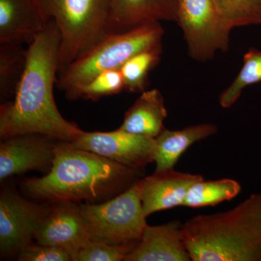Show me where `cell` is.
Masks as SVG:
<instances>
[{
	"mask_svg": "<svg viewBox=\"0 0 261 261\" xmlns=\"http://www.w3.org/2000/svg\"><path fill=\"white\" fill-rule=\"evenodd\" d=\"M61 34L54 20L28 47L27 66L15 97L0 107V137L39 134L72 142L83 130L67 121L57 107L54 87L59 72Z\"/></svg>",
	"mask_w": 261,
	"mask_h": 261,
	"instance_id": "1",
	"label": "cell"
},
{
	"mask_svg": "<svg viewBox=\"0 0 261 261\" xmlns=\"http://www.w3.org/2000/svg\"><path fill=\"white\" fill-rule=\"evenodd\" d=\"M142 171L58 141L50 171L42 177L25 178L21 188L30 197L49 203L94 202L126 191L141 179Z\"/></svg>",
	"mask_w": 261,
	"mask_h": 261,
	"instance_id": "2",
	"label": "cell"
},
{
	"mask_svg": "<svg viewBox=\"0 0 261 261\" xmlns=\"http://www.w3.org/2000/svg\"><path fill=\"white\" fill-rule=\"evenodd\" d=\"M182 237L192 261H261V193L230 210L194 216Z\"/></svg>",
	"mask_w": 261,
	"mask_h": 261,
	"instance_id": "3",
	"label": "cell"
},
{
	"mask_svg": "<svg viewBox=\"0 0 261 261\" xmlns=\"http://www.w3.org/2000/svg\"><path fill=\"white\" fill-rule=\"evenodd\" d=\"M164 29L160 21L146 20L118 33H110L79 56L58 74L57 86L70 99L80 89L106 70L120 69L132 57L148 49L162 48Z\"/></svg>",
	"mask_w": 261,
	"mask_h": 261,
	"instance_id": "4",
	"label": "cell"
},
{
	"mask_svg": "<svg viewBox=\"0 0 261 261\" xmlns=\"http://www.w3.org/2000/svg\"><path fill=\"white\" fill-rule=\"evenodd\" d=\"M60 34L59 72L109 34L112 0H37Z\"/></svg>",
	"mask_w": 261,
	"mask_h": 261,
	"instance_id": "5",
	"label": "cell"
},
{
	"mask_svg": "<svg viewBox=\"0 0 261 261\" xmlns=\"http://www.w3.org/2000/svg\"><path fill=\"white\" fill-rule=\"evenodd\" d=\"M140 180L111 200L80 205L90 241L137 246L147 226L141 201Z\"/></svg>",
	"mask_w": 261,
	"mask_h": 261,
	"instance_id": "6",
	"label": "cell"
},
{
	"mask_svg": "<svg viewBox=\"0 0 261 261\" xmlns=\"http://www.w3.org/2000/svg\"><path fill=\"white\" fill-rule=\"evenodd\" d=\"M189 56L199 62L213 59L229 47L230 31L225 27L214 0H178L177 19Z\"/></svg>",
	"mask_w": 261,
	"mask_h": 261,
	"instance_id": "7",
	"label": "cell"
},
{
	"mask_svg": "<svg viewBox=\"0 0 261 261\" xmlns=\"http://www.w3.org/2000/svg\"><path fill=\"white\" fill-rule=\"evenodd\" d=\"M49 207L27 200L15 190H3L0 195L2 256H13L32 243L36 231Z\"/></svg>",
	"mask_w": 261,
	"mask_h": 261,
	"instance_id": "8",
	"label": "cell"
},
{
	"mask_svg": "<svg viewBox=\"0 0 261 261\" xmlns=\"http://www.w3.org/2000/svg\"><path fill=\"white\" fill-rule=\"evenodd\" d=\"M70 144L134 169H143L154 162V139L119 128L111 132L83 130Z\"/></svg>",
	"mask_w": 261,
	"mask_h": 261,
	"instance_id": "9",
	"label": "cell"
},
{
	"mask_svg": "<svg viewBox=\"0 0 261 261\" xmlns=\"http://www.w3.org/2000/svg\"><path fill=\"white\" fill-rule=\"evenodd\" d=\"M58 141L39 134L5 139L0 145V180L29 171L47 173L56 156Z\"/></svg>",
	"mask_w": 261,
	"mask_h": 261,
	"instance_id": "10",
	"label": "cell"
},
{
	"mask_svg": "<svg viewBox=\"0 0 261 261\" xmlns=\"http://www.w3.org/2000/svg\"><path fill=\"white\" fill-rule=\"evenodd\" d=\"M51 204L36 231L34 240L42 245L63 249L74 261L79 252L90 242L80 205L71 201Z\"/></svg>",
	"mask_w": 261,
	"mask_h": 261,
	"instance_id": "11",
	"label": "cell"
},
{
	"mask_svg": "<svg viewBox=\"0 0 261 261\" xmlns=\"http://www.w3.org/2000/svg\"><path fill=\"white\" fill-rule=\"evenodd\" d=\"M200 174L180 172L173 169L154 172L141 178L140 197L146 217L154 213L183 206L187 192Z\"/></svg>",
	"mask_w": 261,
	"mask_h": 261,
	"instance_id": "12",
	"label": "cell"
},
{
	"mask_svg": "<svg viewBox=\"0 0 261 261\" xmlns=\"http://www.w3.org/2000/svg\"><path fill=\"white\" fill-rule=\"evenodd\" d=\"M182 225L173 221L146 226L140 241L125 261H192L182 237Z\"/></svg>",
	"mask_w": 261,
	"mask_h": 261,
	"instance_id": "13",
	"label": "cell"
},
{
	"mask_svg": "<svg viewBox=\"0 0 261 261\" xmlns=\"http://www.w3.org/2000/svg\"><path fill=\"white\" fill-rule=\"evenodd\" d=\"M47 23L37 0H0V43L30 45Z\"/></svg>",
	"mask_w": 261,
	"mask_h": 261,
	"instance_id": "14",
	"label": "cell"
},
{
	"mask_svg": "<svg viewBox=\"0 0 261 261\" xmlns=\"http://www.w3.org/2000/svg\"><path fill=\"white\" fill-rule=\"evenodd\" d=\"M178 0H112L110 33L125 32L146 20L176 22Z\"/></svg>",
	"mask_w": 261,
	"mask_h": 261,
	"instance_id": "15",
	"label": "cell"
},
{
	"mask_svg": "<svg viewBox=\"0 0 261 261\" xmlns=\"http://www.w3.org/2000/svg\"><path fill=\"white\" fill-rule=\"evenodd\" d=\"M217 132V126L210 123L193 125L181 130L165 128L154 138V172L173 169L187 149L196 142L214 135Z\"/></svg>",
	"mask_w": 261,
	"mask_h": 261,
	"instance_id": "16",
	"label": "cell"
},
{
	"mask_svg": "<svg viewBox=\"0 0 261 261\" xmlns=\"http://www.w3.org/2000/svg\"><path fill=\"white\" fill-rule=\"evenodd\" d=\"M167 116L164 98L159 89L145 90L125 113L118 128L154 139L165 129L163 123Z\"/></svg>",
	"mask_w": 261,
	"mask_h": 261,
	"instance_id": "17",
	"label": "cell"
},
{
	"mask_svg": "<svg viewBox=\"0 0 261 261\" xmlns=\"http://www.w3.org/2000/svg\"><path fill=\"white\" fill-rule=\"evenodd\" d=\"M28 48L17 43H0V97L2 103L15 97L27 66Z\"/></svg>",
	"mask_w": 261,
	"mask_h": 261,
	"instance_id": "18",
	"label": "cell"
},
{
	"mask_svg": "<svg viewBox=\"0 0 261 261\" xmlns=\"http://www.w3.org/2000/svg\"><path fill=\"white\" fill-rule=\"evenodd\" d=\"M241 190L240 184L232 178L210 181L202 178L190 187L183 206L192 208L214 206L232 200L240 193Z\"/></svg>",
	"mask_w": 261,
	"mask_h": 261,
	"instance_id": "19",
	"label": "cell"
},
{
	"mask_svg": "<svg viewBox=\"0 0 261 261\" xmlns=\"http://www.w3.org/2000/svg\"><path fill=\"white\" fill-rule=\"evenodd\" d=\"M162 48L148 49L138 53L124 63L120 70L124 90L132 93L142 92L148 85L149 73L159 64Z\"/></svg>",
	"mask_w": 261,
	"mask_h": 261,
	"instance_id": "20",
	"label": "cell"
},
{
	"mask_svg": "<svg viewBox=\"0 0 261 261\" xmlns=\"http://www.w3.org/2000/svg\"><path fill=\"white\" fill-rule=\"evenodd\" d=\"M261 82V51L251 48L245 53L243 65L231 85L221 94L219 104L229 108L238 100L245 87Z\"/></svg>",
	"mask_w": 261,
	"mask_h": 261,
	"instance_id": "21",
	"label": "cell"
},
{
	"mask_svg": "<svg viewBox=\"0 0 261 261\" xmlns=\"http://www.w3.org/2000/svg\"><path fill=\"white\" fill-rule=\"evenodd\" d=\"M225 27L233 29L260 25L261 0H214Z\"/></svg>",
	"mask_w": 261,
	"mask_h": 261,
	"instance_id": "22",
	"label": "cell"
},
{
	"mask_svg": "<svg viewBox=\"0 0 261 261\" xmlns=\"http://www.w3.org/2000/svg\"><path fill=\"white\" fill-rule=\"evenodd\" d=\"M124 90V83L120 69L106 70L96 75L82 87L79 98L96 101L103 97L114 95Z\"/></svg>",
	"mask_w": 261,
	"mask_h": 261,
	"instance_id": "23",
	"label": "cell"
},
{
	"mask_svg": "<svg viewBox=\"0 0 261 261\" xmlns=\"http://www.w3.org/2000/svg\"><path fill=\"white\" fill-rule=\"evenodd\" d=\"M135 247L116 246L90 241L75 257L74 261H121Z\"/></svg>",
	"mask_w": 261,
	"mask_h": 261,
	"instance_id": "24",
	"label": "cell"
},
{
	"mask_svg": "<svg viewBox=\"0 0 261 261\" xmlns=\"http://www.w3.org/2000/svg\"><path fill=\"white\" fill-rule=\"evenodd\" d=\"M18 260L21 261H70L68 252L50 245L31 243L18 253Z\"/></svg>",
	"mask_w": 261,
	"mask_h": 261,
	"instance_id": "25",
	"label": "cell"
}]
</instances>
